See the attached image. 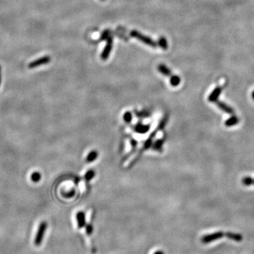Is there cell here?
Masks as SVG:
<instances>
[{
	"label": "cell",
	"mask_w": 254,
	"mask_h": 254,
	"mask_svg": "<svg viewBox=\"0 0 254 254\" xmlns=\"http://www.w3.org/2000/svg\"><path fill=\"white\" fill-rule=\"evenodd\" d=\"M130 35L133 38H137L138 40H139L141 42L144 43V44L149 45L152 47H156L158 46V43L155 41H154L153 39L146 36V35H143L142 33L136 31V30H132L130 33Z\"/></svg>",
	"instance_id": "6da1fadb"
},
{
	"label": "cell",
	"mask_w": 254,
	"mask_h": 254,
	"mask_svg": "<svg viewBox=\"0 0 254 254\" xmlns=\"http://www.w3.org/2000/svg\"><path fill=\"white\" fill-rule=\"evenodd\" d=\"M47 223L46 222H42L40 224L36 236H35V246H38L41 245V243H42V242L43 240V238H44V235L46 232V229H47Z\"/></svg>",
	"instance_id": "7a4b0ae2"
},
{
	"label": "cell",
	"mask_w": 254,
	"mask_h": 254,
	"mask_svg": "<svg viewBox=\"0 0 254 254\" xmlns=\"http://www.w3.org/2000/svg\"><path fill=\"white\" fill-rule=\"evenodd\" d=\"M225 236V233H223L222 232H217L212 233V234H207L204 236H203L201 237V242L204 244H207V243H210L214 241H217L220 238H222Z\"/></svg>",
	"instance_id": "3957f363"
},
{
	"label": "cell",
	"mask_w": 254,
	"mask_h": 254,
	"mask_svg": "<svg viewBox=\"0 0 254 254\" xmlns=\"http://www.w3.org/2000/svg\"><path fill=\"white\" fill-rule=\"evenodd\" d=\"M107 40V45L105 46V47L104 48L103 52L101 53L100 57L102 60H106L108 59L109 56L111 53L112 49V45H113V40L111 37H109Z\"/></svg>",
	"instance_id": "277c9868"
},
{
	"label": "cell",
	"mask_w": 254,
	"mask_h": 254,
	"mask_svg": "<svg viewBox=\"0 0 254 254\" xmlns=\"http://www.w3.org/2000/svg\"><path fill=\"white\" fill-rule=\"evenodd\" d=\"M50 61V58L48 56H43V57L42 58H39L36 60L32 61L31 63L29 64L28 66H29L30 68H34L38 66L45 65V64H47Z\"/></svg>",
	"instance_id": "5b68a950"
},
{
	"label": "cell",
	"mask_w": 254,
	"mask_h": 254,
	"mask_svg": "<svg viewBox=\"0 0 254 254\" xmlns=\"http://www.w3.org/2000/svg\"><path fill=\"white\" fill-rule=\"evenodd\" d=\"M76 222L77 225H78V228L81 229V228L84 227L86 225V215L83 212L80 211L78 212L76 214Z\"/></svg>",
	"instance_id": "8992f818"
},
{
	"label": "cell",
	"mask_w": 254,
	"mask_h": 254,
	"mask_svg": "<svg viewBox=\"0 0 254 254\" xmlns=\"http://www.w3.org/2000/svg\"><path fill=\"white\" fill-rule=\"evenodd\" d=\"M222 87L217 86V88H215L214 91L212 92L211 94L209 96L208 100L212 102H215V101H217L218 99V97H219L220 96V94L222 93Z\"/></svg>",
	"instance_id": "52a82bcc"
},
{
	"label": "cell",
	"mask_w": 254,
	"mask_h": 254,
	"mask_svg": "<svg viewBox=\"0 0 254 254\" xmlns=\"http://www.w3.org/2000/svg\"><path fill=\"white\" fill-rule=\"evenodd\" d=\"M225 236H226V237L229 238L231 240L235 241V242H241L243 239L242 235H241L240 234H238V233H234V232H227L225 234Z\"/></svg>",
	"instance_id": "ba28073f"
},
{
	"label": "cell",
	"mask_w": 254,
	"mask_h": 254,
	"mask_svg": "<svg viewBox=\"0 0 254 254\" xmlns=\"http://www.w3.org/2000/svg\"><path fill=\"white\" fill-rule=\"evenodd\" d=\"M215 102H216L217 106L219 107L220 109H221L222 111H224L225 112L228 113L229 114H232L234 113V109H233L232 107H230L229 106H228L227 105H226L224 102H222L221 101H215Z\"/></svg>",
	"instance_id": "9c48e42d"
},
{
	"label": "cell",
	"mask_w": 254,
	"mask_h": 254,
	"mask_svg": "<svg viewBox=\"0 0 254 254\" xmlns=\"http://www.w3.org/2000/svg\"><path fill=\"white\" fill-rule=\"evenodd\" d=\"M150 125H145L143 124H138L135 126L134 131L139 133H145L150 129Z\"/></svg>",
	"instance_id": "30bf717a"
},
{
	"label": "cell",
	"mask_w": 254,
	"mask_h": 254,
	"mask_svg": "<svg viewBox=\"0 0 254 254\" xmlns=\"http://www.w3.org/2000/svg\"><path fill=\"white\" fill-rule=\"evenodd\" d=\"M158 70L165 76H169L172 74V71L165 65H160L158 66Z\"/></svg>",
	"instance_id": "8fae6325"
},
{
	"label": "cell",
	"mask_w": 254,
	"mask_h": 254,
	"mask_svg": "<svg viewBox=\"0 0 254 254\" xmlns=\"http://www.w3.org/2000/svg\"><path fill=\"white\" fill-rule=\"evenodd\" d=\"M238 122H239V119H238V117L232 116V117L229 118V119L225 122V125L227 126V127H232V126L237 124Z\"/></svg>",
	"instance_id": "7c38bea8"
},
{
	"label": "cell",
	"mask_w": 254,
	"mask_h": 254,
	"mask_svg": "<svg viewBox=\"0 0 254 254\" xmlns=\"http://www.w3.org/2000/svg\"><path fill=\"white\" fill-rule=\"evenodd\" d=\"M158 46H160L162 49H163V50H167V49L168 48L167 41L166 38L164 37H161L159 38V40L158 41Z\"/></svg>",
	"instance_id": "4fadbf2b"
},
{
	"label": "cell",
	"mask_w": 254,
	"mask_h": 254,
	"mask_svg": "<svg viewBox=\"0 0 254 254\" xmlns=\"http://www.w3.org/2000/svg\"><path fill=\"white\" fill-rule=\"evenodd\" d=\"M97 156H98V153H97V151L96 150L91 151V152L89 153L88 156H87L86 160L87 162H88V163H91V162H93L94 160H96Z\"/></svg>",
	"instance_id": "5bb4252c"
},
{
	"label": "cell",
	"mask_w": 254,
	"mask_h": 254,
	"mask_svg": "<svg viewBox=\"0 0 254 254\" xmlns=\"http://www.w3.org/2000/svg\"><path fill=\"white\" fill-rule=\"evenodd\" d=\"M181 82V78L178 76L174 75L171 77L170 78V84L172 86L176 87L178 86Z\"/></svg>",
	"instance_id": "9a60e30c"
},
{
	"label": "cell",
	"mask_w": 254,
	"mask_h": 254,
	"mask_svg": "<svg viewBox=\"0 0 254 254\" xmlns=\"http://www.w3.org/2000/svg\"><path fill=\"white\" fill-rule=\"evenodd\" d=\"M31 180L33 182H35V183H37V182L39 181L40 179H41V174L40 173L38 172H33L31 174Z\"/></svg>",
	"instance_id": "2e32d148"
},
{
	"label": "cell",
	"mask_w": 254,
	"mask_h": 254,
	"mask_svg": "<svg viewBox=\"0 0 254 254\" xmlns=\"http://www.w3.org/2000/svg\"><path fill=\"white\" fill-rule=\"evenodd\" d=\"M95 176V172L93 170H89L85 174V179L86 181H91Z\"/></svg>",
	"instance_id": "e0dca14e"
},
{
	"label": "cell",
	"mask_w": 254,
	"mask_h": 254,
	"mask_svg": "<svg viewBox=\"0 0 254 254\" xmlns=\"http://www.w3.org/2000/svg\"><path fill=\"white\" fill-rule=\"evenodd\" d=\"M253 181L254 180L251 177L246 176V177H244L242 179V183L246 186H250L253 184Z\"/></svg>",
	"instance_id": "ac0fdd59"
},
{
	"label": "cell",
	"mask_w": 254,
	"mask_h": 254,
	"mask_svg": "<svg viewBox=\"0 0 254 254\" xmlns=\"http://www.w3.org/2000/svg\"><path fill=\"white\" fill-rule=\"evenodd\" d=\"M123 119H124V121L126 122H127V123L131 122V120H132L131 113L129 112H125L124 114V115H123Z\"/></svg>",
	"instance_id": "d6986e66"
},
{
	"label": "cell",
	"mask_w": 254,
	"mask_h": 254,
	"mask_svg": "<svg viewBox=\"0 0 254 254\" xmlns=\"http://www.w3.org/2000/svg\"><path fill=\"white\" fill-rule=\"evenodd\" d=\"M85 227H86V234L88 235H91L93 234V227L92 224L91 223H89V224H87L85 226Z\"/></svg>",
	"instance_id": "ffe728a7"
},
{
	"label": "cell",
	"mask_w": 254,
	"mask_h": 254,
	"mask_svg": "<svg viewBox=\"0 0 254 254\" xmlns=\"http://www.w3.org/2000/svg\"><path fill=\"white\" fill-rule=\"evenodd\" d=\"M162 144H163V141L162 140H158L157 142H155V145H154V149L156 150H160V148L162 147Z\"/></svg>",
	"instance_id": "44dd1931"
},
{
	"label": "cell",
	"mask_w": 254,
	"mask_h": 254,
	"mask_svg": "<svg viewBox=\"0 0 254 254\" xmlns=\"http://www.w3.org/2000/svg\"><path fill=\"white\" fill-rule=\"evenodd\" d=\"M109 37H110V35L109 34V31L108 30H105V31L102 34L101 38L102 40H107Z\"/></svg>",
	"instance_id": "7402d4cb"
},
{
	"label": "cell",
	"mask_w": 254,
	"mask_h": 254,
	"mask_svg": "<svg viewBox=\"0 0 254 254\" xmlns=\"http://www.w3.org/2000/svg\"><path fill=\"white\" fill-rule=\"evenodd\" d=\"M153 254H165V253H164L163 251L161 250H158V251H155V252H154Z\"/></svg>",
	"instance_id": "603a6c76"
},
{
	"label": "cell",
	"mask_w": 254,
	"mask_h": 254,
	"mask_svg": "<svg viewBox=\"0 0 254 254\" xmlns=\"http://www.w3.org/2000/svg\"><path fill=\"white\" fill-rule=\"evenodd\" d=\"M0 83H1V67H0Z\"/></svg>",
	"instance_id": "cb8c5ba5"
},
{
	"label": "cell",
	"mask_w": 254,
	"mask_h": 254,
	"mask_svg": "<svg viewBox=\"0 0 254 254\" xmlns=\"http://www.w3.org/2000/svg\"><path fill=\"white\" fill-rule=\"evenodd\" d=\"M252 97H253V99L254 100V91L252 93Z\"/></svg>",
	"instance_id": "d4e9b609"
},
{
	"label": "cell",
	"mask_w": 254,
	"mask_h": 254,
	"mask_svg": "<svg viewBox=\"0 0 254 254\" xmlns=\"http://www.w3.org/2000/svg\"><path fill=\"white\" fill-rule=\"evenodd\" d=\"M253 184H254V181H253Z\"/></svg>",
	"instance_id": "484cf974"
},
{
	"label": "cell",
	"mask_w": 254,
	"mask_h": 254,
	"mask_svg": "<svg viewBox=\"0 0 254 254\" xmlns=\"http://www.w3.org/2000/svg\"><path fill=\"white\" fill-rule=\"evenodd\" d=\"M102 1H104V0H102Z\"/></svg>",
	"instance_id": "4316f807"
}]
</instances>
